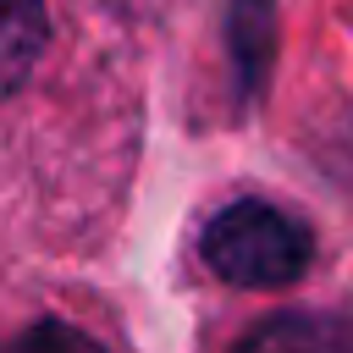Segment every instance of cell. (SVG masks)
Wrapping results in <instances>:
<instances>
[{
    "label": "cell",
    "instance_id": "2",
    "mask_svg": "<svg viewBox=\"0 0 353 353\" xmlns=\"http://www.w3.org/2000/svg\"><path fill=\"white\" fill-rule=\"evenodd\" d=\"M50 39H55L50 0H0V110L17 94H28V83L50 55Z\"/></svg>",
    "mask_w": 353,
    "mask_h": 353
},
{
    "label": "cell",
    "instance_id": "3",
    "mask_svg": "<svg viewBox=\"0 0 353 353\" xmlns=\"http://www.w3.org/2000/svg\"><path fill=\"white\" fill-rule=\"evenodd\" d=\"M270 39H276V6L270 0H237V11H232V50H237L243 88L259 83V72L270 61Z\"/></svg>",
    "mask_w": 353,
    "mask_h": 353
},
{
    "label": "cell",
    "instance_id": "1",
    "mask_svg": "<svg viewBox=\"0 0 353 353\" xmlns=\"http://www.w3.org/2000/svg\"><path fill=\"white\" fill-rule=\"evenodd\" d=\"M309 259V226L265 199H237L204 226V265L232 287H287L303 276Z\"/></svg>",
    "mask_w": 353,
    "mask_h": 353
}]
</instances>
